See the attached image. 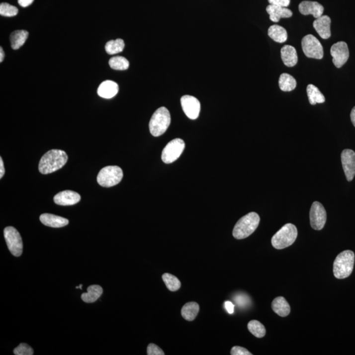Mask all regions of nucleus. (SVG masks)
<instances>
[{
    "label": "nucleus",
    "mask_w": 355,
    "mask_h": 355,
    "mask_svg": "<svg viewBox=\"0 0 355 355\" xmlns=\"http://www.w3.org/2000/svg\"><path fill=\"white\" fill-rule=\"evenodd\" d=\"M4 56H5V54H4L3 48H0V62L2 63L3 61Z\"/></svg>",
    "instance_id": "nucleus-41"
},
{
    "label": "nucleus",
    "mask_w": 355,
    "mask_h": 355,
    "mask_svg": "<svg viewBox=\"0 0 355 355\" xmlns=\"http://www.w3.org/2000/svg\"><path fill=\"white\" fill-rule=\"evenodd\" d=\"M28 36V32L26 30H19L12 32L10 36L11 48L13 50H18L23 46Z\"/></svg>",
    "instance_id": "nucleus-24"
},
{
    "label": "nucleus",
    "mask_w": 355,
    "mask_h": 355,
    "mask_svg": "<svg viewBox=\"0 0 355 355\" xmlns=\"http://www.w3.org/2000/svg\"><path fill=\"white\" fill-rule=\"evenodd\" d=\"M351 120L355 127V106L353 108L352 113H351Z\"/></svg>",
    "instance_id": "nucleus-40"
},
{
    "label": "nucleus",
    "mask_w": 355,
    "mask_h": 355,
    "mask_svg": "<svg viewBox=\"0 0 355 355\" xmlns=\"http://www.w3.org/2000/svg\"><path fill=\"white\" fill-rule=\"evenodd\" d=\"M297 229L292 224H286L273 236L272 245L277 250H282L291 246L297 237Z\"/></svg>",
    "instance_id": "nucleus-5"
},
{
    "label": "nucleus",
    "mask_w": 355,
    "mask_h": 355,
    "mask_svg": "<svg viewBox=\"0 0 355 355\" xmlns=\"http://www.w3.org/2000/svg\"><path fill=\"white\" fill-rule=\"evenodd\" d=\"M297 82L291 75L287 73H283L279 79V87L281 90L291 91L295 89Z\"/></svg>",
    "instance_id": "nucleus-27"
},
{
    "label": "nucleus",
    "mask_w": 355,
    "mask_h": 355,
    "mask_svg": "<svg viewBox=\"0 0 355 355\" xmlns=\"http://www.w3.org/2000/svg\"><path fill=\"white\" fill-rule=\"evenodd\" d=\"M267 13L270 15V19L274 22H279L281 18H289L293 15L292 11L287 7L270 5L266 7Z\"/></svg>",
    "instance_id": "nucleus-18"
},
{
    "label": "nucleus",
    "mask_w": 355,
    "mask_h": 355,
    "mask_svg": "<svg viewBox=\"0 0 355 355\" xmlns=\"http://www.w3.org/2000/svg\"><path fill=\"white\" fill-rule=\"evenodd\" d=\"M103 291V288L100 285H90L88 288V292L83 293L81 295V298L85 303H93L101 297Z\"/></svg>",
    "instance_id": "nucleus-22"
},
{
    "label": "nucleus",
    "mask_w": 355,
    "mask_h": 355,
    "mask_svg": "<svg viewBox=\"0 0 355 355\" xmlns=\"http://www.w3.org/2000/svg\"><path fill=\"white\" fill-rule=\"evenodd\" d=\"M248 328L249 331L257 338H263L266 334L265 326L257 320H254L249 322Z\"/></svg>",
    "instance_id": "nucleus-31"
},
{
    "label": "nucleus",
    "mask_w": 355,
    "mask_h": 355,
    "mask_svg": "<svg viewBox=\"0 0 355 355\" xmlns=\"http://www.w3.org/2000/svg\"><path fill=\"white\" fill-rule=\"evenodd\" d=\"M324 7L316 1H303L299 5V10L302 15H312L318 19L324 13Z\"/></svg>",
    "instance_id": "nucleus-14"
},
{
    "label": "nucleus",
    "mask_w": 355,
    "mask_h": 355,
    "mask_svg": "<svg viewBox=\"0 0 355 355\" xmlns=\"http://www.w3.org/2000/svg\"><path fill=\"white\" fill-rule=\"evenodd\" d=\"M124 46V42L123 40L118 39L115 40H110L107 42L105 45V51L108 54L115 55L118 53L122 52L123 51Z\"/></svg>",
    "instance_id": "nucleus-28"
},
{
    "label": "nucleus",
    "mask_w": 355,
    "mask_h": 355,
    "mask_svg": "<svg viewBox=\"0 0 355 355\" xmlns=\"http://www.w3.org/2000/svg\"><path fill=\"white\" fill-rule=\"evenodd\" d=\"M326 211L324 206L319 202H314L310 211V221L314 230H320L324 227L326 222Z\"/></svg>",
    "instance_id": "nucleus-10"
},
{
    "label": "nucleus",
    "mask_w": 355,
    "mask_h": 355,
    "mask_svg": "<svg viewBox=\"0 0 355 355\" xmlns=\"http://www.w3.org/2000/svg\"><path fill=\"white\" fill-rule=\"evenodd\" d=\"M40 220L45 226H50L52 228L64 227L69 224V220L67 218L52 215V214H42L40 217Z\"/></svg>",
    "instance_id": "nucleus-19"
},
{
    "label": "nucleus",
    "mask_w": 355,
    "mask_h": 355,
    "mask_svg": "<svg viewBox=\"0 0 355 355\" xmlns=\"http://www.w3.org/2000/svg\"><path fill=\"white\" fill-rule=\"evenodd\" d=\"M19 10L15 6L10 5L7 3L0 4V15L4 17H14L17 15Z\"/></svg>",
    "instance_id": "nucleus-32"
},
{
    "label": "nucleus",
    "mask_w": 355,
    "mask_h": 355,
    "mask_svg": "<svg viewBox=\"0 0 355 355\" xmlns=\"http://www.w3.org/2000/svg\"><path fill=\"white\" fill-rule=\"evenodd\" d=\"M170 112L166 107H161L154 113L149 124L151 134L155 137L163 135L170 126Z\"/></svg>",
    "instance_id": "nucleus-4"
},
{
    "label": "nucleus",
    "mask_w": 355,
    "mask_h": 355,
    "mask_svg": "<svg viewBox=\"0 0 355 355\" xmlns=\"http://www.w3.org/2000/svg\"><path fill=\"white\" fill-rule=\"evenodd\" d=\"M341 159L347 179L349 181H352L355 176V152L349 149L344 150Z\"/></svg>",
    "instance_id": "nucleus-13"
},
{
    "label": "nucleus",
    "mask_w": 355,
    "mask_h": 355,
    "mask_svg": "<svg viewBox=\"0 0 355 355\" xmlns=\"http://www.w3.org/2000/svg\"><path fill=\"white\" fill-rule=\"evenodd\" d=\"M82 287H83V284H81L79 285V288L82 289Z\"/></svg>",
    "instance_id": "nucleus-42"
},
{
    "label": "nucleus",
    "mask_w": 355,
    "mask_h": 355,
    "mask_svg": "<svg viewBox=\"0 0 355 355\" xmlns=\"http://www.w3.org/2000/svg\"><path fill=\"white\" fill-rule=\"evenodd\" d=\"M163 280L164 281L167 288L171 291H176L178 290L181 287V282L177 277L174 275L165 273L162 276Z\"/></svg>",
    "instance_id": "nucleus-29"
},
{
    "label": "nucleus",
    "mask_w": 355,
    "mask_h": 355,
    "mask_svg": "<svg viewBox=\"0 0 355 355\" xmlns=\"http://www.w3.org/2000/svg\"><path fill=\"white\" fill-rule=\"evenodd\" d=\"M199 311V305L195 302H189L185 304L181 309L182 317L187 321H193L196 318Z\"/></svg>",
    "instance_id": "nucleus-23"
},
{
    "label": "nucleus",
    "mask_w": 355,
    "mask_h": 355,
    "mask_svg": "<svg viewBox=\"0 0 355 355\" xmlns=\"http://www.w3.org/2000/svg\"><path fill=\"white\" fill-rule=\"evenodd\" d=\"M307 92L310 103L316 105V103H323L326 101L325 97L317 87L313 85H309L307 87Z\"/></svg>",
    "instance_id": "nucleus-26"
},
{
    "label": "nucleus",
    "mask_w": 355,
    "mask_h": 355,
    "mask_svg": "<svg viewBox=\"0 0 355 355\" xmlns=\"http://www.w3.org/2000/svg\"><path fill=\"white\" fill-rule=\"evenodd\" d=\"M304 54L309 58L322 59L324 56L323 47L319 40L312 34H308L301 42Z\"/></svg>",
    "instance_id": "nucleus-8"
},
{
    "label": "nucleus",
    "mask_w": 355,
    "mask_h": 355,
    "mask_svg": "<svg viewBox=\"0 0 355 355\" xmlns=\"http://www.w3.org/2000/svg\"><path fill=\"white\" fill-rule=\"evenodd\" d=\"M331 19L327 15H322L313 22V26L322 39H328L331 36Z\"/></svg>",
    "instance_id": "nucleus-16"
},
{
    "label": "nucleus",
    "mask_w": 355,
    "mask_h": 355,
    "mask_svg": "<svg viewBox=\"0 0 355 355\" xmlns=\"http://www.w3.org/2000/svg\"><path fill=\"white\" fill-rule=\"evenodd\" d=\"M185 143L181 139L176 138L169 142L163 149L161 158L163 162L170 164L175 162L182 154Z\"/></svg>",
    "instance_id": "nucleus-9"
},
{
    "label": "nucleus",
    "mask_w": 355,
    "mask_h": 355,
    "mask_svg": "<svg viewBox=\"0 0 355 355\" xmlns=\"http://www.w3.org/2000/svg\"><path fill=\"white\" fill-rule=\"evenodd\" d=\"M119 90L118 85L115 82L105 81L99 85L97 89V94L105 99H111L117 94Z\"/></svg>",
    "instance_id": "nucleus-17"
},
{
    "label": "nucleus",
    "mask_w": 355,
    "mask_h": 355,
    "mask_svg": "<svg viewBox=\"0 0 355 355\" xmlns=\"http://www.w3.org/2000/svg\"><path fill=\"white\" fill-rule=\"evenodd\" d=\"M268 2L271 5L283 7H287L290 4V0H268Z\"/></svg>",
    "instance_id": "nucleus-36"
},
{
    "label": "nucleus",
    "mask_w": 355,
    "mask_h": 355,
    "mask_svg": "<svg viewBox=\"0 0 355 355\" xmlns=\"http://www.w3.org/2000/svg\"><path fill=\"white\" fill-rule=\"evenodd\" d=\"M330 54L333 57V63L337 68H341L348 61L350 57L348 44L345 42H338L330 49Z\"/></svg>",
    "instance_id": "nucleus-11"
},
{
    "label": "nucleus",
    "mask_w": 355,
    "mask_h": 355,
    "mask_svg": "<svg viewBox=\"0 0 355 355\" xmlns=\"http://www.w3.org/2000/svg\"><path fill=\"white\" fill-rule=\"evenodd\" d=\"M4 174H5V168H4L3 160L1 158H0V178H3Z\"/></svg>",
    "instance_id": "nucleus-39"
},
{
    "label": "nucleus",
    "mask_w": 355,
    "mask_h": 355,
    "mask_svg": "<svg viewBox=\"0 0 355 355\" xmlns=\"http://www.w3.org/2000/svg\"><path fill=\"white\" fill-rule=\"evenodd\" d=\"M230 354L232 355H252V353L249 352L246 348L239 346L232 348Z\"/></svg>",
    "instance_id": "nucleus-35"
},
{
    "label": "nucleus",
    "mask_w": 355,
    "mask_h": 355,
    "mask_svg": "<svg viewBox=\"0 0 355 355\" xmlns=\"http://www.w3.org/2000/svg\"><path fill=\"white\" fill-rule=\"evenodd\" d=\"M224 307H225V309H226V311H228V313L229 314H233L234 312V304L232 303V302L230 301H226L225 303H224Z\"/></svg>",
    "instance_id": "nucleus-37"
},
{
    "label": "nucleus",
    "mask_w": 355,
    "mask_h": 355,
    "mask_svg": "<svg viewBox=\"0 0 355 355\" xmlns=\"http://www.w3.org/2000/svg\"><path fill=\"white\" fill-rule=\"evenodd\" d=\"M148 355H164L165 353L159 346L154 344H150L147 349Z\"/></svg>",
    "instance_id": "nucleus-34"
},
{
    "label": "nucleus",
    "mask_w": 355,
    "mask_h": 355,
    "mask_svg": "<svg viewBox=\"0 0 355 355\" xmlns=\"http://www.w3.org/2000/svg\"><path fill=\"white\" fill-rule=\"evenodd\" d=\"M4 238L11 254L15 257L21 256L23 244L19 232L13 226H7L4 229Z\"/></svg>",
    "instance_id": "nucleus-7"
},
{
    "label": "nucleus",
    "mask_w": 355,
    "mask_h": 355,
    "mask_svg": "<svg viewBox=\"0 0 355 355\" xmlns=\"http://www.w3.org/2000/svg\"><path fill=\"white\" fill-rule=\"evenodd\" d=\"M181 107L185 115L190 119L195 120L199 117L201 105L196 97L191 95H183L181 98Z\"/></svg>",
    "instance_id": "nucleus-12"
},
{
    "label": "nucleus",
    "mask_w": 355,
    "mask_h": 355,
    "mask_svg": "<svg viewBox=\"0 0 355 355\" xmlns=\"http://www.w3.org/2000/svg\"><path fill=\"white\" fill-rule=\"evenodd\" d=\"M268 36L275 42L283 43L287 39V32L282 26L277 25L271 26L268 31Z\"/></svg>",
    "instance_id": "nucleus-25"
},
{
    "label": "nucleus",
    "mask_w": 355,
    "mask_h": 355,
    "mask_svg": "<svg viewBox=\"0 0 355 355\" xmlns=\"http://www.w3.org/2000/svg\"><path fill=\"white\" fill-rule=\"evenodd\" d=\"M260 222L258 214L252 212L238 220L234 226L233 236L237 240H242L252 235L256 231Z\"/></svg>",
    "instance_id": "nucleus-2"
},
{
    "label": "nucleus",
    "mask_w": 355,
    "mask_h": 355,
    "mask_svg": "<svg viewBox=\"0 0 355 355\" xmlns=\"http://www.w3.org/2000/svg\"><path fill=\"white\" fill-rule=\"evenodd\" d=\"M81 197L78 193L71 190L61 191L55 195L54 202L57 205L62 206L73 205L81 201Z\"/></svg>",
    "instance_id": "nucleus-15"
},
{
    "label": "nucleus",
    "mask_w": 355,
    "mask_h": 355,
    "mask_svg": "<svg viewBox=\"0 0 355 355\" xmlns=\"http://www.w3.org/2000/svg\"><path fill=\"white\" fill-rule=\"evenodd\" d=\"M109 66L114 70L124 71L129 67V61L124 57H113L110 59L109 61Z\"/></svg>",
    "instance_id": "nucleus-30"
},
{
    "label": "nucleus",
    "mask_w": 355,
    "mask_h": 355,
    "mask_svg": "<svg viewBox=\"0 0 355 355\" xmlns=\"http://www.w3.org/2000/svg\"><path fill=\"white\" fill-rule=\"evenodd\" d=\"M123 178V172L119 167L107 166L99 171L97 181L100 185L109 187L117 185Z\"/></svg>",
    "instance_id": "nucleus-6"
},
{
    "label": "nucleus",
    "mask_w": 355,
    "mask_h": 355,
    "mask_svg": "<svg viewBox=\"0 0 355 355\" xmlns=\"http://www.w3.org/2000/svg\"><path fill=\"white\" fill-rule=\"evenodd\" d=\"M68 156L64 151H49L41 158L38 169L43 175L51 174L62 168L66 164Z\"/></svg>",
    "instance_id": "nucleus-1"
},
{
    "label": "nucleus",
    "mask_w": 355,
    "mask_h": 355,
    "mask_svg": "<svg viewBox=\"0 0 355 355\" xmlns=\"http://www.w3.org/2000/svg\"><path fill=\"white\" fill-rule=\"evenodd\" d=\"M34 0H18V3L22 7H26L31 5Z\"/></svg>",
    "instance_id": "nucleus-38"
},
{
    "label": "nucleus",
    "mask_w": 355,
    "mask_h": 355,
    "mask_svg": "<svg viewBox=\"0 0 355 355\" xmlns=\"http://www.w3.org/2000/svg\"><path fill=\"white\" fill-rule=\"evenodd\" d=\"M272 309L275 313L281 317H285L290 313V306L283 297H277L273 300Z\"/></svg>",
    "instance_id": "nucleus-21"
},
{
    "label": "nucleus",
    "mask_w": 355,
    "mask_h": 355,
    "mask_svg": "<svg viewBox=\"0 0 355 355\" xmlns=\"http://www.w3.org/2000/svg\"><path fill=\"white\" fill-rule=\"evenodd\" d=\"M281 57L285 66L292 67L297 63V51L294 47L289 46V45H285L281 48Z\"/></svg>",
    "instance_id": "nucleus-20"
},
{
    "label": "nucleus",
    "mask_w": 355,
    "mask_h": 355,
    "mask_svg": "<svg viewBox=\"0 0 355 355\" xmlns=\"http://www.w3.org/2000/svg\"><path fill=\"white\" fill-rule=\"evenodd\" d=\"M15 355H34V351L28 345L26 344H20L13 351Z\"/></svg>",
    "instance_id": "nucleus-33"
},
{
    "label": "nucleus",
    "mask_w": 355,
    "mask_h": 355,
    "mask_svg": "<svg viewBox=\"0 0 355 355\" xmlns=\"http://www.w3.org/2000/svg\"><path fill=\"white\" fill-rule=\"evenodd\" d=\"M355 254L352 251H344L337 256L334 263V274L338 279L350 276L354 270Z\"/></svg>",
    "instance_id": "nucleus-3"
}]
</instances>
